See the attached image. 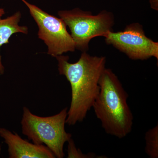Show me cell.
<instances>
[{"mask_svg": "<svg viewBox=\"0 0 158 158\" xmlns=\"http://www.w3.org/2000/svg\"><path fill=\"white\" fill-rule=\"evenodd\" d=\"M144 150L150 158H158V125L149 129L144 136Z\"/></svg>", "mask_w": 158, "mask_h": 158, "instance_id": "obj_9", "label": "cell"}, {"mask_svg": "<svg viewBox=\"0 0 158 158\" xmlns=\"http://www.w3.org/2000/svg\"><path fill=\"white\" fill-rule=\"evenodd\" d=\"M103 37L108 44L113 45L131 59L144 60L152 57L158 59V43L145 35L139 23L131 24L119 32L109 31Z\"/></svg>", "mask_w": 158, "mask_h": 158, "instance_id": "obj_6", "label": "cell"}, {"mask_svg": "<svg viewBox=\"0 0 158 158\" xmlns=\"http://www.w3.org/2000/svg\"><path fill=\"white\" fill-rule=\"evenodd\" d=\"M58 15L70 29L76 49L82 52L89 49L91 39L104 37L109 31H113L115 23L113 13L106 10L93 15L90 11L76 8L59 11Z\"/></svg>", "mask_w": 158, "mask_h": 158, "instance_id": "obj_4", "label": "cell"}, {"mask_svg": "<svg viewBox=\"0 0 158 158\" xmlns=\"http://www.w3.org/2000/svg\"><path fill=\"white\" fill-rule=\"evenodd\" d=\"M0 136L8 145L9 158H56L47 146L30 143L6 129L0 128Z\"/></svg>", "mask_w": 158, "mask_h": 158, "instance_id": "obj_7", "label": "cell"}, {"mask_svg": "<svg viewBox=\"0 0 158 158\" xmlns=\"http://www.w3.org/2000/svg\"><path fill=\"white\" fill-rule=\"evenodd\" d=\"M5 14V11L4 9L0 8V19L2 18L3 15Z\"/></svg>", "mask_w": 158, "mask_h": 158, "instance_id": "obj_12", "label": "cell"}, {"mask_svg": "<svg viewBox=\"0 0 158 158\" xmlns=\"http://www.w3.org/2000/svg\"><path fill=\"white\" fill-rule=\"evenodd\" d=\"M151 8L153 10H158V0H149Z\"/></svg>", "mask_w": 158, "mask_h": 158, "instance_id": "obj_11", "label": "cell"}, {"mask_svg": "<svg viewBox=\"0 0 158 158\" xmlns=\"http://www.w3.org/2000/svg\"><path fill=\"white\" fill-rule=\"evenodd\" d=\"M21 17L20 12L17 11L13 15L6 19H0V48L3 44L9 43V38L12 34L18 33L27 34V27L19 25ZM5 68L2 63L0 54V74H3Z\"/></svg>", "mask_w": 158, "mask_h": 158, "instance_id": "obj_8", "label": "cell"}, {"mask_svg": "<svg viewBox=\"0 0 158 158\" xmlns=\"http://www.w3.org/2000/svg\"><path fill=\"white\" fill-rule=\"evenodd\" d=\"M21 1L28 7L31 16L37 23L39 28L38 37L48 47V55L56 57L75 51L74 41L62 19L48 14L26 0Z\"/></svg>", "mask_w": 158, "mask_h": 158, "instance_id": "obj_5", "label": "cell"}, {"mask_svg": "<svg viewBox=\"0 0 158 158\" xmlns=\"http://www.w3.org/2000/svg\"><path fill=\"white\" fill-rule=\"evenodd\" d=\"M99 92L92 108L107 134L124 138L131 131L132 113L127 103L128 94L118 77L105 68L99 81Z\"/></svg>", "mask_w": 158, "mask_h": 158, "instance_id": "obj_2", "label": "cell"}, {"mask_svg": "<svg viewBox=\"0 0 158 158\" xmlns=\"http://www.w3.org/2000/svg\"><path fill=\"white\" fill-rule=\"evenodd\" d=\"M68 158H99L94 153L83 154L81 150L77 149L72 138L68 141Z\"/></svg>", "mask_w": 158, "mask_h": 158, "instance_id": "obj_10", "label": "cell"}, {"mask_svg": "<svg viewBox=\"0 0 158 158\" xmlns=\"http://www.w3.org/2000/svg\"><path fill=\"white\" fill-rule=\"evenodd\" d=\"M67 112L66 107L54 116L41 117L24 107L21 122L23 134L34 144H45L56 158H63L64 144L72 138L65 130Z\"/></svg>", "mask_w": 158, "mask_h": 158, "instance_id": "obj_3", "label": "cell"}, {"mask_svg": "<svg viewBox=\"0 0 158 158\" xmlns=\"http://www.w3.org/2000/svg\"><path fill=\"white\" fill-rule=\"evenodd\" d=\"M59 74L64 76L70 84L71 102L67 112L66 123L74 125L86 118L92 108L100 90V77L106 68L104 56H91L83 52L75 63L69 62L68 56H57Z\"/></svg>", "mask_w": 158, "mask_h": 158, "instance_id": "obj_1", "label": "cell"}]
</instances>
